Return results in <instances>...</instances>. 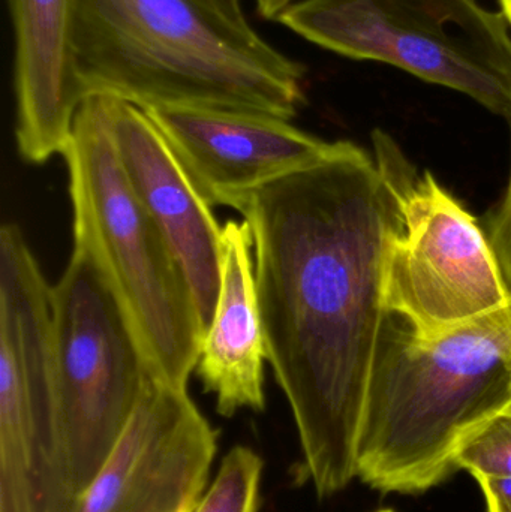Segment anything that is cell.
Instances as JSON below:
<instances>
[{
	"mask_svg": "<svg viewBox=\"0 0 511 512\" xmlns=\"http://www.w3.org/2000/svg\"><path fill=\"white\" fill-rule=\"evenodd\" d=\"M489 242L497 256L504 282H506L511 295V176L506 197H504L497 215L492 219Z\"/></svg>",
	"mask_w": 511,
	"mask_h": 512,
	"instance_id": "obj_15",
	"label": "cell"
},
{
	"mask_svg": "<svg viewBox=\"0 0 511 512\" xmlns=\"http://www.w3.org/2000/svg\"><path fill=\"white\" fill-rule=\"evenodd\" d=\"M69 59L81 99L287 120L305 102V66L213 0H72Z\"/></svg>",
	"mask_w": 511,
	"mask_h": 512,
	"instance_id": "obj_2",
	"label": "cell"
},
{
	"mask_svg": "<svg viewBox=\"0 0 511 512\" xmlns=\"http://www.w3.org/2000/svg\"><path fill=\"white\" fill-rule=\"evenodd\" d=\"M15 35L18 152L30 164L62 155L81 104L69 59L72 0H8Z\"/></svg>",
	"mask_w": 511,
	"mask_h": 512,
	"instance_id": "obj_11",
	"label": "cell"
},
{
	"mask_svg": "<svg viewBox=\"0 0 511 512\" xmlns=\"http://www.w3.org/2000/svg\"><path fill=\"white\" fill-rule=\"evenodd\" d=\"M276 21L312 44L396 66L511 120V35L479 0H297Z\"/></svg>",
	"mask_w": 511,
	"mask_h": 512,
	"instance_id": "obj_5",
	"label": "cell"
},
{
	"mask_svg": "<svg viewBox=\"0 0 511 512\" xmlns=\"http://www.w3.org/2000/svg\"><path fill=\"white\" fill-rule=\"evenodd\" d=\"M511 406V304L422 337L387 315L369 382L357 478L384 493L428 492L456 471L462 439Z\"/></svg>",
	"mask_w": 511,
	"mask_h": 512,
	"instance_id": "obj_3",
	"label": "cell"
},
{
	"mask_svg": "<svg viewBox=\"0 0 511 512\" xmlns=\"http://www.w3.org/2000/svg\"><path fill=\"white\" fill-rule=\"evenodd\" d=\"M216 451L218 433L188 390L150 375L74 512H192Z\"/></svg>",
	"mask_w": 511,
	"mask_h": 512,
	"instance_id": "obj_8",
	"label": "cell"
},
{
	"mask_svg": "<svg viewBox=\"0 0 511 512\" xmlns=\"http://www.w3.org/2000/svg\"><path fill=\"white\" fill-rule=\"evenodd\" d=\"M294 2L297 0H255L258 14L267 20H276Z\"/></svg>",
	"mask_w": 511,
	"mask_h": 512,
	"instance_id": "obj_17",
	"label": "cell"
},
{
	"mask_svg": "<svg viewBox=\"0 0 511 512\" xmlns=\"http://www.w3.org/2000/svg\"><path fill=\"white\" fill-rule=\"evenodd\" d=\"M51 306L57 414L81 495L152 372L110 283L83 249L74 248L51 286Z\"/></svg>",
	"mask_w": 511,
	"mask_h": 512,
	"instance_id": "obj_7",
	"label": "cell"
},
{
	"mask_svg": "<svg viewBox=\"0 0 511 512\" xmlns=\"http://www.w3.org/2000/svg\"><path fill=\"white\" fill-rule=\"evenodd\" d=\"M62 155L74 248L110 283L152 375L186 390L206 333L200 310L185 270L126 180L99 95L78 105Z\"/></svg>",
	"mask_w": 511,
	"mask_h": 512,
	"instance_id": "obj_4",
	"label": "cell"
},
{
	"mask_svg": "<svg viewBox=\"0 0 511 512\" xmlns=\"http://www.w3.org/2000/svg\"><path fill=\"white\" fill-rule=\"evenodd\" d=\"M501 12H503L504 17L509 21V26L511 29V0H500Z\"/></svg>",
	"mask_w": 511,
	"mask_h": 512,
	"instance_id": "obj_19",
	"label": "cell"
},
{
	"mask_svg": "<svg viewBox=\"0 0 511 512\" xmlns=\"http://www.w3.org/2000/svg\"><path fill=\"white\" fill-rule=\"evenodd\" d=\"M219 8L236 18H245L242 9V0H213Z\"/></svg>",
	"mask_w": 511,
	"mask_h": 512,
	"instance_id": "obj_18",
	"label": "cell"
},
{
	"mask_svg": "<svg viewBox=\"0 0 511 512\" xmlns=\"http://www.w3.org/2000/svg\"><path fill=\"white\" fill-rule=\"evenodd\" d=\"M378 512H395V511H392V510H384V511H378Z\"/></svg>",
	"mask_w": 511,
	"mask_h": 512,
	"instance_id": "obj_20",
	"label": "cell"
},
{
	"mask_svg": "<svg viewBox=\"0 0 511 512\" xmlns=\"http://www.w3.org/2000/svg\"><path fill=\"white\" fill-rule=\"evenodd\" d=\"M488 512H511V478H476Z\"/></svg>",
	"mask_w": 511,
	"mask_h": 512,
	"instance_id": "obj_16",
	"label": "cell"
},
{
	"mask_svg": "<svg viewBox=\"0 0 511 512\" xmlns=\"http://www.w3.org/2000/svg\"><path fill=\"white\" fill-rule=\"evenodd\" d=\"M198 194L213 206L239 209L251 192L311 167L332 143L257 111L147 108Z\"/></svg>",
	"mask_w": 511,
	"mask_h": 512,
	"instance_id": "obj_9",
	"label": "cell"
},
{
	"mask_svg": "<svg viewBox=\"0 0 511 512\" xmlns=\"http://www.w3.org/2000/svg\"><path fill=\"white\" fill-rule=\"evenodd\" d=\"M264 462L237 445L222 459L215 480L192 512H257Z\"/></svg>",
	"mask_w": 511,
	"mask_h": 512,
	"instance_id": "obj_13",
	"label": "cell"
},
{
	"mask_svg": "<svg viewBox=\"0 0 511 512\" xmlns=\"http://www.w3.org/2000/svg\"><path fill=\"white\" fill-rule=\"evenodd\" d=\"M252 249L248 222L228 221L222 227L221 288L195 369L204 391L215 396L216 411L225 418L243 409L266 408L267 346Z\"/></svg>",
	"mask_w": 511,
	"mask_h": 512,
	"instance_id": "obj_12",
	"label": "cell"
},
{
	"mask_svg": "<svg viewBox=\"0 0 511 512\" xmlns=\"http://www.w3.org/2000/svg\"><path fill=\"white\" fill-rule=\"evenodd\" d=\"M372 141L401 213L384 259L387 312L419 336L437 337L509 307L497 256L474 216L429 171L420 174L389 134L377 129Z\"/></svg>",
	"mask_w": 511,
	"mask_h": 512,
	"instance_id": "obj_6",
	"label": "cell"
},
{
	"mask_svg": "<svg viewBox=\"0 0 511 512\" xmlns=\"http://www.w3.org/2000/svg\"><path fill=\"white\" fill-rule=\"evenodd\" d=\"M99 98L126 180L185 270L207 331L221 288L222 227L146 111Z\"/></svg>",
	"mask_w": 511,
	"mask_h": 512,
	"instance_id": "obj_10",
	"label": "cell"
},
{
	"mask_svg": "<svg viewBox=\"0 0 511 512\" xmlns=\"http://www.w3.org/2000/svg\"><path fill=\"white\" fill-rule=\"evenodd\" d=\"M267 361L299 433L303 477L321 498L357 478V447L387 312L384 259L401 227L375 159L350 141L251 192Z\"/></svg>",
	"mask_w": 511,
	"mask_h": 512,
	"instance_id": "obj_1",
	"label": "cell"
},
{
	"mask_svg": "<svg viewBox=\"0 0 511 512\" xmlns=\"http://www.w3.org/2000/svg\"><path fill=\"white\" fill-rule=\"evenodd\" d=\"M455 466L474 478H511V406L468 433L456 448Z\"/></svg>",
	"mask_w": 511,
	"mask_h": 512,
	"instance_id": "obj_14",
	"label": "cell"
}]
</instances>
